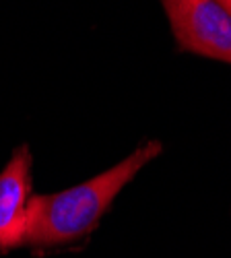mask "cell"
Here are the masks:
<instances>
[{
	"label": "cell",
	"instance_id": "cell-1",
	"mask_svg": "<svg viewBox=\"0 0 231 258\" xmlns=\"http://www.w3.org/2000/svg\"><path fill=\"white\" fill-rule=\"evenodd\" d=\"M159 153L161 145L157 141L146 143L124 161L85 184L56 195H33L23 244L31 248H54L85 238L97 227L118 192Z\"/></svg>",
	"mask_w": 231,
	"mask_h": 258
},
{
	"label": "cell",
	"instance_id": "cell-2",
	"mask_svg": "<svg viewBox=\"0 0 231 258\" xmlns=\"http://www.w3.org/2000/svg\"><path fill=\"white\" fill-rule=\"evenodd\" d=\"M182 50L231 64V15L217 0H161Z\"/></svg>",
	"mask_w": 231,
	"mask_h": 258
},
{
	"label": "cell",
	"instance_id": "cell-3",
	"mask_svg": "<svg viewBox=\"0 0 231 258\" xmlns=\"http://www.w3.org/2000/svg\"><path fill=\"white\" fill-rule=\"evenodd\" d=\"M31 197V155L19 147L0 174V250L23 246Z\"/></svg>",
	"mask_w": 231,
	"mask_h": 258
},
{
	"label": "cell",
	"instance_id": "cell-4",
	"mask_svg": "<svg viewBox=\"0 0 231 258\" xmlns=\"http://www.w3.org/2000/svg\"><path fill=\"white\" fill-rule=\"evenodd\" d=\"M217 3H219L221 7H225V9H227V13L231 15V0H217Z\"/></svg>",
	"mask_w": 231,
	"mask_h": 258
}]
</instances>
